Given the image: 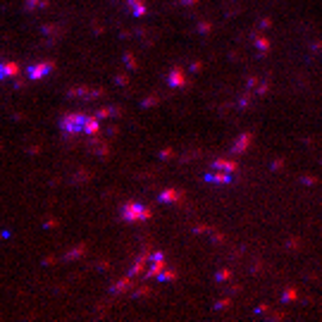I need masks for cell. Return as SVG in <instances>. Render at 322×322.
<instances>
[{
    "instance_id": "7a4b0ae2",
    "label": "cell",
    "mask_w": 322,
    "mask_h": 322,
    "mask_svg": "<svg viewBox=\"0 0 322 322\" xmlns=\"http://www.w3.org/2000/svg\"><path fill=\"white\" fill-rule=\"evenodd\" d=\"M139 213H146V210H141V208H139V205H134V203L124 208V215H127V220H139V217H136ZM146 215H148V213H146Z\"/></svg>"
},
{
    "instance_id": "6da1fadb",
    "label": "cell",
    "mask_w": 322,
    "mask_h": 322,
    "mask_svg": "<svg viewBox=\"0 0 322 322\" xmlns=\"http://www.w3.org/2000/svg\"><path fill=\"white\" fill-rule=\"evenodd\" d=\"M83 124H86V115H70L62 122V127L70 131H83Z\"/></svg>"
},
{
    "instance_id": "3957f363",
    "label": "cell",
    "mask_w": 322,
    "mask_h": 322,
    "mask_svg": "<svg viewBox=\"0 0 322 322\" xmlns=\"http://www.w3.org/2000/svg\"><path fill=\"white\" fill-rule=\"evenodd\" d=\"M46 70H50V67H34V70H31V77H41Z\"/></svg>"
}]
</instances>
